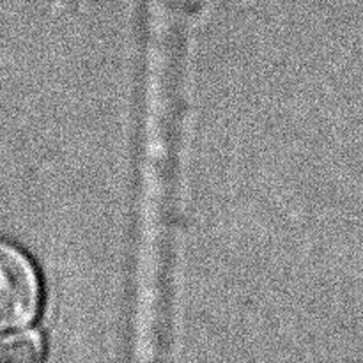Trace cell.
<instances>
[{
	"instance_id": "2",
	"label": "cell",
	"mask_w": 363,
	"mask_h": 363,
	"mask_svg": "<svg viewBox=\"0 0 363 363\" xmlns=\"http://www.w3.org/2000/svg\"><path fill=\"white\" fill-rule=\"evenodd\" d=\"M45 357V342L32 330L11 332L0 337V363H30Z\"/></svg>"
},
{
	"instance_id": "1",
	"label": "cell",
	"mask_w": 363,
	"mask_h": 363,
	"mask_svg": "<svg viewBox=\"0 0 363 363\" xmlns=\"http://www.w3.org/2000/svg\"><path fill=\"white\" fill-rule=\"evenodd\" d=\"M43 284L34 262L13 243L0 240V330H16L39 315Z\"/></svg>"
}]
</instances>
